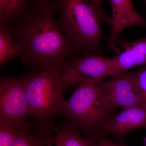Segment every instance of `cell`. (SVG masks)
Masks as SVG:
<instances>
[{"instance_id": "9a60e30c", "label": "cell", "mask_w": 146, "mask_h": 146, "mask_svg": "<svg viewBox=\"0 0 146 146\" xmlns=\"http://www.w3.org/2000/svg\"><path fill=\"white\" fill-rule=\"evenodd\" d=\"M21 129L0 121V146H11L20 134Z\"/></svg>"}, {"instance_id": "7a4b0ae2", "label": "cell", "mask_w": 146, "mask_h": 146, "mask_svg": "<svg viewBox=\"0 0 146 146\" xmlns=\"http://www.w3.org/2000/svg\"><path fill=\"white\" fill-rule=\"evenodd\" d=\"M61 11L57 21L61 31L77 53L101 55L106 35L96 9L90 0H53Z\"/></svg>"}, {"instance_id": "4fadbf2b", "label": "cell", "mask_w": 146, "mask_h": 146, "mask_svg": "<svg viewBox=\"0 0 146 146\" xmlns=\"http://www.w3.org/2000/svg\"><path fill=\"white\" fill-rule=\"evenodd\" d=\"M30 0H0V24L17 23L30 7Z\"/></svg>"}, {"instance_id": "6da1fadb", "label": "cell", "mask_w": 146, "mask_h": 146, "mask_svg": "<svg viewBox=\"0 0 146 146\" xmlns=\"http://www.w3.org/2000/svg\"><path fill=\"white\" fill-rule=\"evenodd\" d=\"M58 10L54 1L33 0L29 9L16 23L18 26L11 30L23 49V61L37 71L62 66L67 58L78 57L56 20Z\"/></svg>"}, {"instance_id": "d6986e66", "label": "cell", "mask_w": 146, "mask_h": 146, "mask_svg": "<svg viewBox=\"0 0 146 146\" xmlns=\"http://www.w3.org/2000/svg\"><path fill=\"white\" fill-rule=\"evenodd\" d=\"M144 146H146V136L144 139Z\"/></svg>"}, {"instance_id": "8fae6325", "label": "cell", "mask_w": 146, "mask_h": 146, "mask_svg": "<svg viewBox=\"0 0 146 146\" xmlns=\"http://www.w3.org/2000/svg\"><path fill=\"white\" fill-rule=\"evenodd\" d=\"M52 131L36 120L20 129L18 138L11 146H52L54 144Z\"/></svg>"}, {"instance_id": "3957f363", "label": "cell", "mask_w": 146, "mask_h": 146, "mask_svg": "<svg viewBox=\"0 0 146 146\" xmlns=\"http://www.w3.org/2000/svg\"><path fill=\"white\" fill-rule=\"evenodd\" d=\"M98 82L78 84L70 97L63 101L59 113L65 119L63 127L90 135L103 128L112 112Z\"/></svg>"}, {"instance_id": "e0dca14e", "label": "cell", "mask_w": 146, "mask_h": 146, "mask_svg": "<svg viewBox=\"0 0 146 146\" xmlns=\"http://www.w3.org/2000/svg\"><path fill=\"white\" fill-rule=\"evenodd\" d=\"M98 12L102 23L104 24L109 23L110 21V17L105 13L103 6L102 0H90Z\"/></svg>"}, {"instance_id": "ac0fdd59", "label": "cell", "mask_w": 146, "mask_h": 146, "mask_svg": "<svg viewBox=\"0 0 146 146\" xmlns=\"http://www.w3.org/2000/svg\"><path fill=\"white\" fill-rule=\"evenodd\" d=\"M92 139L96 146H126L116 143L104 137H96Z\"/></svg>"}, {"instance_id": "8992f818", "label": "cell", "mask_w": 146, "mask_h": 146, "mask_svg": "<svg viewBox=\"0 0 146 146\" xmlns=\"http://www.w3.org/2000/svg\"><path fill=\"white\" fill-rule=\"evenodd\" d=\"M114 59L102 55H89L65 61L62 82L66 90L85 82H98L108 77Z\"/></svg>"}, {"instance_id": "52a82bcc", "label": "cell", "mask_w": 146, "mask_h": 146, "mask_svg": "<svg viewBox=\"0 0 146 146\" xmlns=\"http://www.w3.org/2000/svg\"><path fill=\"white\" fill-rule=\"evenodd\" d=\"M108 107L112 111L117 108L123 109L142 105L133 82V72L112 76L100 82Z\"/></svg>"}, {"instance_id": "ffe728a7", "label": "cell", "mask_w": 146, "mask_h": 146, "mask_svg": "<svg viewBox=\"0 0 146 146\" xmlns=\"http://www.w3.org/2000/svg\"><path fill=\"white\" fill-rule=\"evenodd\" d=\"M144 1H145V5L146 6V0H144Z\"/></svg>"}, {"instance_id": "ba28073f", "label": "cell", "mask_w": 146, "mask_h": 146, "mask_svg": "<svg viewBox=\"0 0 146 146\" xmlns=\"http://www.w3.org/2000/svg\"><path fill=\"white\" fill-rule=\"evenodd\" d=\"M112 6V29L106 48L117 50L118 39L125 29L134 26L146 27V20L138 13L131 0H110Z\"/></svg>"}, {"instance_id": "9c48e42d", "label": "cell", "mask_w": 146, "mask_h": 146, "mask_svg": "<svg viewBox=\"0 0 146 146\" xmlns=\"http://www.w3.org/2000/svg\"><path fill=\"white\" fill-rule=\"evenodd\" d=\"M123 45L124 51L113 57L108 76L127 72L137 66L146 65V37Z\"/></svg>"}, {"instance_id": "5bb4252c", "label": "cell", "mask_w": 146, "mask_h": 146, "mask_svg": "<svg viewBox=\"0 0 146 146\" xmlns=\"http://www.w3.org/2000/svg\"><path fill=\"white\" fill-rule=\"evenodd\" d=\"M52 130L54 133L55 146H96L91 138L83 137L78 131L70 128L59 129L55 124Z\"/></svg>"}, {"instance_id": "7c38bea8", "label": "cell", "mask_w": 146, "mask_h": 146, "mask_svg": "<svg viewBox=\"0 0 146 146\" xmlns=\"http://www.w3.org/2000/svg\"><path fill=\"white\" fill-rule=\"evenodd\" d=\"M23 47L16 41L11 30L8 25L0 24V67L1 68L8 61L16 57L23 58Z\"/></svg>"}, {"instance_id": "277c9868", "label": "cell", "mask_w": 146, "mask_h": 146, "mask_svg": "<svg viewBox=\"0 0 146 146\" xmlns=\"http://www.w3.org/2000/svg\"><path fill=\"white\" fill-rule=\"evenodd\" d=\"M62 65L49 66L24 76L30 116L52 130L65 100Z\"/></svg>"}, {"instance_id": "2e32d148", "label": "cell", "mask_w": 146, "mask_h": 146, "mask_svg": "<svg viewBox=\"0 0 146 146\" xmlns=\"http://www.w3.org/2000/svg\"><path fill=\"white\" fill-rule=\"evenodd\" d=\"M133 82L141 104L146 107V65L133 72Z\"/></svg>"}, {"instance_id": "30bf717a", "label": "cell", "mask_w": 146, "mask_h": 146, "mask_svg": "<svg viewBox=\"0 0 146 146\" xmlns=\"http://www.w3.org/2000/svg\"><path fill=\"white\" fill-rule=\"evenodd\" d=\"M146 128V107L134 106L123 110L111 118L105 127L107 133L116 136H122L131 131Z\"/></svg>"}, {"instance_id": "5b68a950", "label": "cell", "mask_w": 146, "mask_h": 146, "mask_svg": "<svg viewBox=\"0 0 146 146\" xmlns=\"http://www.w3.org/2000/svg\"><path fill=\"white\" fill-rule=\"evenodd\" d=\"M29 110L24 76L0 78V121L19 129L29 124Z\"/></svg>"}]
</instances>
